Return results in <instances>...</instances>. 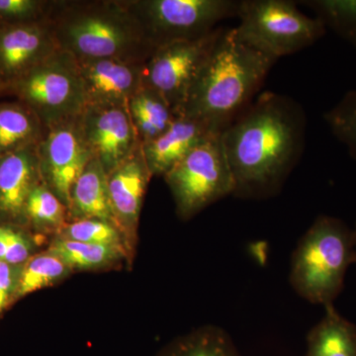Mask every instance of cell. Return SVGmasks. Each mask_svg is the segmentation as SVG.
<instances>
[{"label": "cell", "mask_w": 356, "mask_h": 356, "mask_svg": "<svg viewBox=\"0 0 356 356\" xmlns=\"http://www.w3.org/2000/svg\"><path fill=\"white\" fill-rule=\"evenodd\" d=\"M6 91L34 112L44 127L76 118L86 106L76 58L62 50L26 72Z\"/></svg>", "instance_id": "7"}, {"label": "cell", "mask_w": 356, "mask_h": 356, "mask_svg": "<svg viewBox=\"0 0 356 356\" xmlns=\"http://www.w3.org/2000/svg\"><path fill=\"white\" fill-rule=\"evenodd\" d=\"M299 3L314 11L325 29L356 48V0H306Z\"/></svg>", "instance_id": "25"}, {"label": "cell", "mask_w": 356, "mask_h": 356, "mask_svg": "<svg viewBox=\"0 0 356 356\" xmlns=\"http://www.w3.org/2000/svg\"><path fill=\"white\" fill-rule=\"evenodd\" d=\"M3 91V86H2L1 81H0V92H2Z\"/></svg>", "instance_id": "32"}, {"label": "cell", "mask_w": 356, "mask_h": 356, "mask_svg": "<svg viewBox=\"0 0 356 356\" xmlns=\"http://www.w3.org/2000/svg\"><path fill=\"white\" fill-rule=\"evenodd\" d=\"M48 20L58 49L76 60L146 63L154 51L124 0H53Z\"/></svg>", "instance_id": "3"}, {"label": "cell", "mask_w": 356, "mask_h": 356, "mask_svg": "<svg viewBox=\"0 0 356 356\" xmlns=\"http://www.w3.org/2000/svg\"><path fill=\"white\" fill-rule=\"evenodd\" d=\"M67 210L70 221L98 219L118 227L110 202L106 172L95 159L89 161L72 187Z\"/></svg>", "instance_id": "17"}, {"label": "cell", "mask_w": 356, "mask_h": 356, "mask_svg": "<svg viewBox=\"0 0 356 356\" xmlns=\"http://www.w3.org/2000/svg\"><path fill=\"white\" fill-rule=\"evenodd\" d=\"M219 134L199 119L177 116L165 133L142 145L149 172L153 177H165L193 149Z\"/></svg>", "instance_id": "16"}, {"label": "cell", "mask_w": 356, "mask_h": 356, "mask_svg": "<svg viewBox=\"0 0 356 356\" xmlns=\"http://www.w3.org/2000/svg\"><path fill=\"white\" fill-rule=\"evenodd\" d=\"M72 271L48 250L33 255L23 264L15 301L64 280Z\"/></svg>", "instance_id": "24"}, {"label": "cell", "mask_w": 356, "mask_h": 356, "mask_svg": "<svg viewBox=\"0 0 356 356\" xmlns=\"http://www.w3.org/2000/svg\"><path fill=\"white\" fill-rule=\"evenodd\" d=\"M36 242L24 227L0 222V261L23 266L36 254Z\"/></svg>", "instance_id": "28"}, {"label": "cell", "mask_w": 356, "mask_h": 356, "mask_svg": "<svg viewBox=\"0 0 356 356\" xmlns=\"http://www.w3.org/2000/svg\"><path fill=\"white\" fill-rule=\"evenodd\" d=\"M53 0H0V26L48 19Z\"/></svg>", "instance_id": "29"}, {"label": "cell", "mask_w": 356, "mask_h": 356, "mask_svg": "<svg viewBox=\"0 0 356 356\" xmlns=\"http://www.w3.org/2000/svg\"><path fill=\"white\" fill-rule=\"evenodd\" d=\"M152 177L142 145L123 163L107 173L112 210L131 254L137 241L140 211Z\"/></svg>", "instance_id": "13"}, {"label": "cell", "mask_w": 356, "mask_h": 356, "mask_svg": "<svg viewBox=\"0 0 356 356\" xmlns=\"http://www.w3.org/2000/svg\"><path fill=\"white\" fill-rule=\"evenodd\" d=\"M44 132L38 117L22 103H0V156L36 147Z\"/></svg>", "instance_id": "19"}, {"label": "cell", "mask_w": 356, "mask_h": 356, "mask_svg": "<svg viewBox=\"0 0 356 356\" xmlns=\"http://www.w3.org/2000/svg\"><path fill=\"white\" fill-rule=\"evenodd\" d=\"M36 147L0 156V222L25 228V206L42 181Z\"/></svg>", "instance_id": "15"}, {"label": "cell", "mask_w": 356, "mask_h": 356, "mask_svg": "<svg viewBox=\"0 0 356 356\" xmlns=\"http://www.w3.org/2000/svg\"><path fill=\"white\" fill-rule=\"evenodd\" d=\"M277 60L222 28L192 86L181 115L221 134L252 104Z\"/></svg>", "instance_id": "2"}, {"label": "cell", "mask_w": 356, "mask_h": 356, "mask_svg": "<svg viewBox=\"0 0 356 356\" xmlns=\"http://www.w3.org/2000/svg\"><path fill=\"white\" fill-rule=\"evenodd\" d=\"M86 146L107 173L140 146L127 105H86L79 115Z\"/></svg>", "instance_id": "11"}, {"label": "cell", "mask_w": 356, "mask_h": 356, "mask_svg": "<svg viewBox=\"0 0 356 356\" xmlns=\"http://www.w3.org/2000/svg\"><path fill=\"white\" fill-rule=\"evenodd\" d=\"M36 149L42 181L69 207L72 187L93 159L79 116L44 127Z\"/></svg>", "instance_id": "10"}, {"label": "cell", "mask_w": 356, "mask_h": 356, "mask_svg": "<svg viewBox=\"0 0 356 356\" xmlns=\"http://www.w3.org/2000/svg\"><path fill=\"white\" fill-rule=\"evenodd\" d=\"M48 252L64 262L70 270H103L118 266L128 259L125 248L95 245L54 236Z\"/></svg>", "instance_id": "20"}, {"label": "cell", "mask_w": 356, "mask_h": 356, "mask_svg": "<svg viewBox=\"0 0 356 356\" xmlns=\"http://www.w3.org/2000/svg\"><path fill=\"white\" fill-rule=\"evenodd\" d=\"M236 0H124L154 51L207 36L219 23L238 17Z\"/></svg>", "instance_id": "6"}, {"label": "cell", "mask_w": 356, "mask_h": 356, "mask_svg": "<svg viewBox=\"0 0 356 356\" xmlns=\"http://www.w3.org/2000/svg\"><path fill=\"white\" fill-rule=\"evenodd\" d=\"M58 236L76 242L125 248L131 254L120 229L102 220L83 219L67 222Z\"/></svg>", "instance_id": "26"}, {"label": "cell", "mask_w": 356, "mask_h": 356, "mask_svg": "<svg viewBox=\"0 0 356 356\" xmlns=\"http://www.w3.org/2000/svg\"><path fill=\"white\" fill-rule=\"evenodd\" d=\"M86 105H127L143 86L146 63L118 58L76 60Z\"/></svg>", "instance_id": "14"}, {"label": "cell", "mask_w": 356, "mask_h": 356, "mask_svg": "<svg viewBox=\"0 0 356 356\" xmlns=\"http://www.w3.org/2000/svg\"><path fill=\"white\" fill-rule=\"evenodd\" d=\"M24 214L25 228L37 236H57L70 222L67 206L43 181L30 193Z\"/></svg>", "instance_id": "22"}, {"label": "cell", "mask_w": 356, "mask_h": 356, "mask_svg": "<svg viewBox=\"0 0 356 356\" xmlns=\"http://www.w3.org/2000/svg\"><path fill=\"white\" fill-rule=\"evenodd\" d=\"M353 234H355V264H356V226H355V229H353Z\"/></svg>", "instance_id": "31"}, {"label": "cell", "mask_w": 356, "mask_h": 356, "mask_svg": "<svg viewBox=\"0 0 356 356\" xmlns=\"http://www.w3.org/2000/svg\"><path fill=\"white\" fill-rule=\"evenodd\" d=\"M128 110L142 145L165 133L177 117L163 96L145 86L130 98Z\"/></svg>", "instance_id": "21"}, {"label": "cell", "mask_w": 356, "mask_h": 356, "mask_svg": "<svg viewBox=\"0 0 356 356\" xmlns=\"http://www.w3.org/2000/svg\"><path fill=\"white\" fill-rule=\"evenodd\" d=\"M58 50L48 19L0 26V81L3 91Z\"/></svg>", "instance_id": "12"}, {"label": "cell", "mask_w": 356, "mask_h": 356, "mask_svg": "<svg viewBox=\"0 0 356 356\" xmlns=\"http://www.w3.org/2000/svg\"><path fill=\"white\" fill-rule=\"evenodd\" d=\"M306 129L305 111L296 100L271 91L257 95L221 133L235 184L233 196H277L302 158Z\"/></svg>", "instance_id": "1"}, {"label": "cell", "mask_w": 356, "mask_h": 356, "mask_svg": "<svg viewBox=\"0 0 356 356\" xmlns=\"http://www.w3.org/2000/svg\"><path fill=\"white\" fill-rule=\"evenodd\" d=\"M156 356H242L231 336L217 325H204L173 339Z\"/></svg>", "instance_id": "23"}, {"label": "cell", "mask_w": 356, "mask_h": 356, "mask_svg": "<svg viewBox=\"0 0 356 356\" xmlns=\"http://www.w3.org/2000/svg\"><path fill=\"white\" fill-rule=\"evenodd\" d=\"M325 310L324 318L307 336L306 356H356V325L334 305Z\"/></svg>", "instance_id": "18"}, {"label": "cell", "mask_w": 356, "mask_h": 356, "mask_svg": "<svg viewBox=\"0 0 356 356\" xmlns=\"http://www.w3.org/2000/svg\"><path fill=\"white\" fill-rule=\"evenodd\" d=\"M22 268L0 261V315L15 302Z\"/></svg>", "instance_id": "30"}, {"label": "cell", "mask_w": 356, "mask_h": 356, "mask_svg": "<svg viewBox=\"0 0 356 356\" xmlns=\"http://www.w3.org/2000/svg\"><path fill=\"white\" fill-rule=\"evenodd\" d=\"M355 264V234L339 218L322 215L293 252L290 283L302 298L334 305L343 292L346 271Z\"/></svg>", "instance_id": "4"}, {"label": "cell", "mask_w": 356, "mask_h": 356, "mask_svg": "<svg viewBox=\"0 0 356 356\" xmlns=\"http://www.w3.org/2000/svg\"><path fill=\"white\" fill-rule=\"evenodd\" d=\"M238 18L236 37L276 60L317 43L327 32L318 18L302 13L297 2L288 0H243Z\"/></svg>", "instance_id": "5"}, {"label": "cell", "mask_w": 356, "mask_h": 356, "mask_svg": "<svg viewBox=\"0 0 356 356\" xmlns=\"http://www.w3.org/2000/svg\"><path fill=\"white\" fill-rule=\"evenodd\" d=\"M332 135L356 161V90L348 91L341 100L324 114Z\"/></svg>", "instance_id": "27"}, {"label": "cell", "mask_w": 356, "mask_h": 356, "mask_svg": "<svg viewBox=\"0 0 356 356\" xmlns=\"http://www.w3.org/2000/svg\"><path fill=\"white\" fill-rule=\"evenodd\" d=\"M163 178L182 221L192 219L208 206L233 195L235 184L221 134L193 149Z\"/></svg>", "instance_id": "8"}, {"label": "cell", "mask_w": 356, "mask_h": 356, "mask_svg": "<svg viewBox=\"0 0 356 356\" xmlns=\"http://www.w3.org/2000/svg\"><path fill=\"white\" fill-rule=\"evenodd\" d=\"M222 28L198 40L175 42L159 47L144 67L143 86L163 96L180 116L204 64Z\"/></svg>", "instance_id": "9"}]
</instances>
